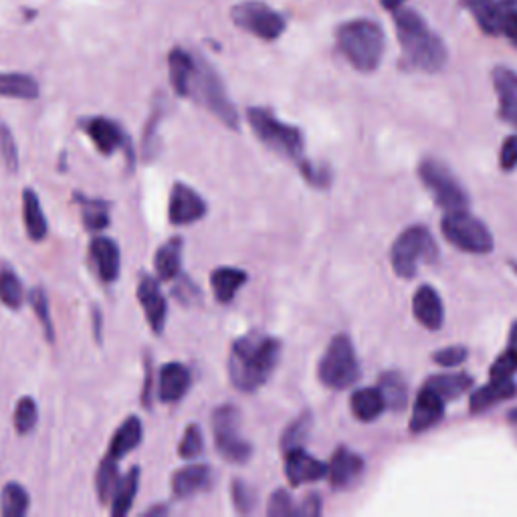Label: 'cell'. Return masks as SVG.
<instances>
[{
	"mask_svg": "<svg viewBox=\"0 0 517 517\" xmlns=\"http://www.w3.org/2000/svg\"><path fill=\"white\" fill-rule=\"evenodd\" d=\"M31 497L21 483H7L0 495V513L5 517H23L27 515Z\"/></svg>",
	"mask_w": 517,
	"mask_h": 517,
	"instance_id": "d6a6232c",
	"label": "cell"
},
{
	"mask_svg": "<svg viewBox=\"0 0 517 517\" xmlns=\"http://www.w3.org/2000/svg\"><path fill=\"white\" fill-rule=\"evenodd\" d=\"M507 421H509V425L515 429V433H517V408H513L509 415H507Z\"/></svg>",
	"mask_w": 517,
	"mask_h": 517,
	"instance_id": "6f0895ef",
	"label": "cell"
},
{
	"mask_svg": "<svg viewBox=\"0 0 517 517\" xmlns=\"http://www.w3.org/2000/svg\"><path fill=\"white\" fill-rule=\"evenodd\" d=\"M247 283V273L235 267H219L211 275V285L217 301L229 303L235 299L237 291Z\"/></svg>",
	"mask_w": 517,
	"mask_h": 517,
	"instance_id": "4316f807",
	"label": "cell"
},
{
	"mask_svg": "<svg viewBox=\"0 0 517 517\" xmlns=\"http://www.w3.org/2000/svg\"><path fill=\"white\" fill-rule=\"evenodd\" d=\"M142 404L146 408L152 406V360L150 358H146V382L142 390Z\"/></svg>",
	"mask_w": 517,
	"mask_h": 517,
	"instance_id": "f5cc1de1",
	"label": "cell"
},
{
	"mask_svg": "<svg viewBox=\"0 0 517 517\" xmlns=\"http://www.w3.org/2000/svg\"><path fill=\"white\" fill-rule=\"evenodd\" d=\"M190 95H196L225 126L229 128L239 126L237 110L229 101V95L223 87L221 77L215 73V69L209 63L196 61V73H194Z\"/></svg>",
	"mask_w": 517,
	"mask_h": 517,
	"instance_id": "8992f818",
	"label": "cell"
},
{
	"mask_svg": "<svg viewBox=\"0 0 517 517\" xmlns=\"http://www.w3.org/2000/svg\"><path fill=\"white\" fill-rule=\"evenodd\" d=\"M441 229L447 241L465 253L485 255L493 251L491 233L479 219L471 217L467 211L447 213L441 223Z\"/></svg>",
	"mask_w": 517,
	"mask_h": 517,
	"instance_id": "ba28073f",
	"label": "cell"
},
{
	"mask_svg": "<svg viewBox=\"0 0 517 517\" xmlns=\"http://www.w3.org/2000/svg\"><path fill=\"white\" fill-rule=\"evenodd\" d=\"M142 437H144L142 421H140L138 417H128V419L118 427V431L114 433L106 457L116 459V461L124 459L130 451H134V449L142 443Z\"/></svg>",
	"mask_w": 517,
	"mask_h": 517,
	"instance_id": "603a6c76",
	"label": "cell"
},
{
	"mask_svg": "<svg viewBox=\"0 0 517 517\" xmlns=\"http://www.w3.org/2000/svg\"><path fill=\"white\" fill-rule=\"evenodd\" d=\"M249 124L267 148L281 156L299 160L303 152V136L297 128L279 122L271 112L263 108L249 110Z\"/></svg>",
	"mask_w": 517,
	"mask_h": 517,
	"instance_id": "5b68a950",
	"label": "cell"
},
{
	"mask_svg": "<svg viewBox=\"0 0 517 517\" xmlns=\"http://www.w3.org/2000/svg\"><path fill=\"white\" fill-rule=\"evenodd\" d=\"M267 513L271 517H289V515H297V509L293 505V499L287 491L279 489L271 495V501H269V509Z\"/></svg>",
	"mask_w": 517,
	"mask_h": 517,
	"instance_id": "f6af8a7d",
	"label": "cell"
},
{
	"mask_svg": "<svg viewBox=\"0 0 517 517\" xmlns=\"http://www.w3.org/2000/svg\"><path fill=\"white\" fill-rule=\"evenodd\" d=\"M338 47L358 71H374L384 55V33L372 21H350L338 29Z\"/></svg>",
	"mask_w": 517,
	"mask_h": 517,
	"instance_id": "3957f363",
	"label": "cell"
},
{
	"mask_svg": "<svg viewBox=\"0 0 517 517\" xmlns=\"http://www.w3.org/2000/svg\"><path fill=\"white\" fill-rule=\"evenodd\" d=\"M517 394V388H515V382L511 378L507 380H491L489 384L481 386L479 390H475L471 394V402H469V408L471 412H483L503 400H509Z\"/></svg>",
	"mask_w": 517,
	"mask_h": 517,
	"instance_id": "d4e9b609",
	"label": "cell"
},
{
	"mask_svg": "<svg viewBox=\"0 0 517 517\" xmlns=\"http://www.w3.org/2000/svg\"><path fill=\"white\" fill-rule=\"evenodd\" d=\"M215 445L229 463H245L251 457V445L241 437V412L231 406H219L213 412Z\"/></svg>",
	"mask_w": 517,
	"mask_h": 517,
	"instance_id": "9c48e42d",
	"label": "cell"
},
{
	"mask_svg": "<svg viewBox=\"0 0 517 517\" xmlns=\"http://www.w3.org/2000/svg\"><path fill=\"white\" fill-rule=\"evenodd\" d=\"M31 305H33V312L37 314V320L41 322L43 330H45V338L49 342L55 340V328H53V320H51V309H49V299L45 295V291L41 287L33 289L31 293Z\"/></svg>",
	"mask_w": 517,
	"mask_h": 517,
	"instance_id": "b9f144b4",
	"label": "cell"
},
{
	"mask_svg": "<svg viewBox=\"0 0 517 517\" xmlns=\"http://www.w3.org/2000/svg\"><path fill=\"white\" fill-rule=\"evenodd\" d=\"M140 467H132L116 485L114 489V501H112V515L114 517H124L126 513H130L134 499L138 495L140 489Z\"/></svg>",
	"mask_w": 517,
	"mask_h": 517,
	"instance_id": "83f0119b",
	"label": "cell"
},
{
	"mask_svg": "<svg viewBox=\"0 0 517 517\" xmlns=\"http://www.w3.org/2000/svg\"><path fill=\"white\" fill-rule=\"evenodd\" d=\"M425 386L437 392L443 400H453L473 386V378L467 374H445V376L429 378Z\"/></svg>",
	"mask_w": 517,
	"mask_h": 517,
	"instance_id": "836d02e7",
	"label": "cell"
},
{
	"mask_svg": "<svg viewBox=\"0 0 517 517\" xmlns=\"http://www.w3.org/2000/svg\"><path fill=\"white\" fill-rule=\"evenodd\" d=\"M118 463L120 461L110 459V457H106L99 463L95 487H97V495H99L101 503H108L114 495V489L118 485Z\"/></svg>",
	"mask_w": 517,
	"mask_h": 517,
	"instance_id": "8d00e7d4",
	"label": "cell"
},
{
	"mask_svg": "<svg viewBox=\"0 0 517 517\" xmlns=\"http://www.w3.org/2000/svg\"><path fill=\"white\" fill-rule=\"evenodd\" d=\"M362 471H364V461L356 453L348 449H338L326 475L330 477L332 487L348 489L360 479Z\"/></svg>",
	"mask_w": 517,
	"mask_h": 517,
	"instance_id": "44dd1931",
	"label": "cell"
},
{
	"mask_svg": "<svg viewBox=\"0 0 517 517\" xmlns=\"http://www.w3.org/2000/svg\"><path fill=\"white\" fill-rule=\"evenodd\" d=\"M285 455H287L285 457V475L291 485L312 483V481L326 477V473H328V467L322 461L309 457L303 449H293V451H287Z\"/></svg>",
	"mask_w": 517,
	"mask_h": 517,
	"instance_id": "e0dca14e",
	"label": "cell"
},
{
	"mask_svg": "<svg viewBox=\"0 0 517 517\" xmlns=\"http://www.w3.org/2000/svg\"><path fill=\"white\" fill-rule=\"evenodd\" d=\"M322 513V501L318 495H309L303 505L297 509V515H309V517H316Z\"/></svg>",
	"mask_w": 517,
	"mask_h": 517,
	"instance_id": "816d5d0a",
	"label": "cell"
},
{
	"mask_svg": "<svg viewBox=\"0 0 517 517\" xmlns=\"http://www.w3.org/2000/svg\"><path fill=\"white\" fill-rule=\"evenodd\" d=\"M493 83L499 95L501 120L517 128V73L505 67H497L493 71Z\"/></svg>",
	"mask_w": 517,
	"mask_h": 517,
	"instance_id": "ac0fdd59",
	"label": "cell"
},
{
	"mask_svg": "<svg viewBox=\"0 0 517 517\" xmlns=\"http://www.w3.org/2000/svg\"><path fill=\"white\" fill-rule=\"evenodd\" d=\"M231 17L237 27H241L265 41H273L285 31V21L271 7L263 5V3H255V0H251V3L237 5L233 9Z\"/></svg>",
	"mask_w": 517,
	"mask_h": 517,
	"instance_id": "8fae6325",
	"label": "cell"
},
{
	"mask_svg": "<svg viewBox=\"0 0 517 517\" xmlns=\"http://www.w3.org/2000/svg\"><path fill=\"white\" fill-rule=\"evenodd\" d=\"M517 370V358L507 350L491 366V380H507Z\"/></svg>",
	"mask_w": 517,
	"mask_h": 517,
	"instance_id": "bcb514c9",
	"label": "cell"
},
{
	"mask_svg": "<svg viewBox=\"0 0 517 517\" xmlns=\"http://www.w3.org/2000/svg\"><path fill=\"white\" fill-rule=\"evenodd\" d=\"M281 354V344L275 338L249 334L239 338L229 356V378L241 392H255L267 382Z\"/></svg>",
	"mask_w": 517,
	"mask_h": 517,
	"instance_id": "6da1fadb",
	"label": "cell"
},
{
	"mask_svg": "<svg viewBox=\"0 0 517 517\" xmlns=\"http://www.w3.org/2000/svg\"><path fill=\"white\" fill-rule=\"evenodd\" d=\"M445 415V400L433 392L431 388H423L415 402V412H412L410 431L412 433H425L433 429Z\"/></svg>",
	"mask_w": 517,
	"mask_h": 517,
	"instance_id": "2e32d148",
	"label": "cell"
},
{
	"mask_svg": "<svg viewBox=\"0 0 517 517\" xmlns=\"http://www.w3.org/2000/svg\"><path fill=\"white\" fill-rule=\"evenodd\" d=\"M37 421H39V406L35 398L23 396L15 408V429L21 435H29L31 431H35Z\"/></svg>",
	"mask_w": 517,
	"mask_h": 517,
	"instance_id": "f35d334b",
	"label": "cell"
},
{
	"mask_svg": "<svg viewBox=\"0 0 517 517\" xmlns=\"http://www.w3.org/2000/svg\"><path fill=\"white\" fill-rule=\"evenodd\" d=\"M419 174L423 184L433 192L437 204L443 211H467L469 196L447 166L439 164L437 160H425L419 168Z\"/></svg>",
	"mask_w": 517,
	"mask_h": 517,
	"instance_id": "30bf717a",
	"label": "cell"
},
{
	"mask_svg": "<svg viewBox=\"0 0 517 517\" xmlns=\"http://www.w3.org/2000/svg\"><path fill=\"white\" fill-rule=\"evenodd\" d=\"M164 513H168V509H166V507H162V505H158V507H150V509L146 511V515H164Z\"/></svg>",
	"mask_w": 517,
	"mask_h": 517,
	"instance_id": "680465c9",
	"label": "cell"
},
{
	"mask_svg": "<svg viewBox=\"0 0 517 517\" xmlns=\"http://www.w3.org/2000/svg\"><path fill=\"white\" fill-rule=\"evenodd\" d=\"M204 449V441H202V431L198 425H190L186 431H184V437L180 441V447H178V455L182 459H194L202 453Z\"/></svg>",
	"mask_w": 517,
	"mask_h": 517,
	"instance_id": "ee69618b",
	"label": "cell"
},
{
	"mask_svg": "<svg viewBox=\"0 0 517 517\" xmlns=\"http://www.w3.org/2000/svg\"><path fill=\"white\" fill-rule=\"evenodd\" d=\"M360 376L356 352L348 336H336L322 362H320V380L334 390H344L352 386Z\"/></svg>",
	"mask_w": 517,
	"mask_h": 517,
	"instance_id": "52a82bcc",
	"label": "cell"
},
{
	"mask_svg": "<svg viewBox=\"0 0 517 517\" xmlns=\"http://www.w3.org/2000/svg\"><path fill=\"white\" fill-rule=\"evenodd\" d=\"M499 35H505L513 45H517V9L503 7L501 23H499Z\"/></svg>",
	"mask_w": 517,
	"mask_h": 517,
	"instance_id": "c3c4849f",
	"label": "cell"
},
{
	"mask_svg": "<svg viewBox=\"0 0 517 517\" xmlns=\"http://www.w3.org/2000/svg\"><path fill=\"white\" fill-rule=\"evenodd\" d=\"M91 316H93V330H95V342H101V338H103V326H101V312L97 307H93L91 309Z\"/></svg>",
	"mask_w": 517,
	"mask_h": 517,
	"instance_id": "db71d44e",
	"label": "cell"
},
{
	"mask_svg": "<svg viewBox=\"0 0 517 517\" xmlns=\"http://www.w3.org/2000/svg\"><path fill=\"white\" fill-rule=\"evenodd\" d=\"M390 259L396 275L412 279L421 263H433L437 259V243L427 229L410 227L394 241Z\"/></svg>",
	"mask_w": 517,
	"mask_h": 517,
	"instance_id": "277c9868",
	"label": "cell"
},
{
	"mask_svg": "<svg viewBox=\"0 0 517 517\" xmlns=\"http://www.w3.org/2000/svg\"><path fill=\"white\" fill-rule=\"evenodd\" d=\"M190 370L180 362H168L160 368L158 396L162 402H178L190 388Z\"/></svg>",
	"mask_w": 517,
	"mask_h": 517,
	"instance_id": "d6986e66",
	"label": "cell"
},
{
	"mask_svg": "<svg viewBox=\"0 0 517 517\" xmlns=\"http://www.w3.org/2000/svg\"><path fill=\"white\" fill-rule=\"evenodd\" d=\"M168 69H170V83L174 91L182 97L190 95L194 73H196V61L192 59V55H188L182 49H174L168 57Z\"/></svg>",
	"mask_w": 517,
	"mask_h": 517,
	"instance_id": "484cf974",
	"label": "cell"
},
{
	"mask_svg": "<svg viewBox=\"0 0 517 517\" xmlns=\"http://www.w3.org/2000/svg\"><path fill=\"white\" fill-rule=\"evenodd\" d=\"M469 9L485 33L499 35V23L503 15L501 5H497L495 0H469Z\"/></svg>",
	"mask_w": 517,
	"mask_h": 517,
	"instance_id": "e575fe53",
	"label": "cell"
},
{
	"mask_svg": "<svg viewBox=\"0 0 517 517\" xmlns=\"http://www.w3.org/2000/svg\"><path fill=\"white\" fill-rule=\"evenodd\" d=\"M380 3L386 7V9H390V11H398L406 0H380Z\"/></svg>",
	"mask_w": 517,
	"mask_h": 517,
	"instance_id": "9f6ffc18",
	"label": "cell"
},
{
	"mask_svg": "<svg viewBox=\"0 0 517 517\" xmlns=\"http://www.w3.org/2000/svg\"><path fill=\"white\" fill-rule=\"evenodd\" d=\"M394 23L404 61L410 69L423 73H437L443 69L447 63V49L417 13L398 9Z\"/></svg>",
	"mask_w": 517,
	"mask_h": 517,
	"instance_id": "7a4b0ae2",
	"label": "cell"
},
{
	"mask_svg": "<svg viewBox=\"0 0 517 517\" xmlns=\"http://www.w3.org/2000/svg\"><path fill=\"white\" fill-rule=\"evenodd\" d=\"M467 360V350L463 346H453V348H445V350H439L435 354V362L439 366H445V368H453V366H459Z\"/></svg>",
	"mask_w": 517,
	"mask_h": 517,
	"instance_id": "7dc6e473",
	"label": "cell"
},
{
	"mask_svg": "<svg viewBox=\"0 0 517 517\" xmlns=\"http://www.w3.org/2000/svg\"><path fill=\"white\" fill-rule=\"evenodd\" d=\"M23 221L27 227V235L31 241L41 243L49 233V223L43 213L39 194L33 188H25L23 192Z\"/></svg>",
	"mask_w": 517,
	"mask_h": 517,
	"instance_id": "cb8c5ba5",
	"label": "cell"
},
{
	"mask_svg": "<svg viewBox=\"0 0 517 517\" xmlns=\"http://www.w3.org/2000/svg\"><path fill=\"white\" fill-rule=\"evenodd\" d=\"M412 312H415V318L427 330H439L443 326V301L439 293L429 285L419 287V291L415 293V299H412Z\"/></svg>",
	"mask_w": 517,
	"mask_h": 517,
	"instance_id": "ffe728a7",
	"label": "cell"
},
{
	"mask_svg": "<svg viewBox=\"0 0 517 517\" xmlns=\"http://www.w3.org/2000/svg\"><path fill=\"white\" fill-rule=\"evenodd\" d=\"M309 429H312V417H309V415H301L299 419H295V421L285 429V433L281 435V449H283L285 453H287V451H293V449H301V445L307 441Z\"/></svg>",
	"mask_w": 517,
	"mask_h": 517,
	"instance_id": "ab89813d",
	"label": "cell"
},
{
	"mask_svg": "<svg viewBox=\"0 0 517 517\" xmlns=\"http://www.w3.org/2000/svg\"><path fill=\"white\" fill-rule=\"evenodd\" d=\"M231 495H233V503L235 509L239 513H251L257 507V495L255 491L241 479H235L231 485Z\"/></svg>",
	"mask_w": 517,
	"mask_h": 517,
	"instance_id": "7bdbcfd3",
	"label": "cell"
},
{
	"mask_svg": "<svg viewBox=\"0 0 517 517\" xmlns=\"http://www.w3.org/2000/svg\"><path fill=\"white\" fill-rule=\"evenodd\" d=\"M138 301L154 334H162L166 326V297L160 291L158 281L152 275H142L138 283Z\"/></svg>",
	"mask_w": 517,
	"mask_h": 517,
	"instance_id": "5bb4252c",
	"label": "cell"
},
{
	"mask_svg": "<svg viewBox=\"0 0 517 517\" xmlns=\"http://www.w3.org/2000/svg\"><path fill=\"white\" fill-rule=\"evenodd\" d=\"M515 358H517V322L513 324L511 328V334H509V348H507Z\"/></svg>",
	"mask_w": 517,
	"mask_h": 517,
	"instance_id": "11a10c76",
	"label": "cell"
},
{
	"mask_svg": "<svg viewBox=\"0 0 517 517\" xmlns=\"http://www.w3.org/2000/svg\"><path fill=\"white\" fill-rule=\"evenodd\" d=\"M180 265H182V239L174 237L156 251V259H154L156 275L162 281H172L180 273Z\"/></svg>",
	"mask_w": 517,
	"mask_h": 517,
	"instance_id": "f546056e",
	"label": "cell"
},
{
	"mask_svg": "<svg viewBox=\"0 0 517 517\" xmlns=\"http://www.w3.org/2000/svg\"><path fill=\"white\" fill-rule=\"evenodd\" d=\"M384 408H386V402H384L380 388H362V390L354 392V396H352L354 417L364 423L378 419Z\"/></svg>",
	"mask_w": 517,
	"mask_h": 517,
	"instance_id": "f1b7e54d",
	"label": "cell"
},
{
	"mask_svg": "<svg viewBox=\"0 0 517 517\" xmlns=\"http://www.w3.org/2000/svg\"><path fill=\"white\" fill-rule=\"evenodd\" d=\"M0 97L37 99L39 83L35 77L25 73H0Z\"/></svg>",
	"mask_w": 517,
	"mask_h": 517,
	"instance_id": "4dcf8cb0",
	"label": "cell"
},
{
	"mask_svg": "<svg viewBox=\"0 0 517 517\" xmlns=\"http://www.w3.org/2000/svg\"><path fill=\"white\" fill-rule=\"evenodd\" d=\"M206 215V202L202 196L192 190L190 186L178 182L172 186L170 192V204H168V219L176 227L192 225Z\"/></svg>",
	"mask_w": 517,
	"mask_h": 517,
	"instance_id": "4fadbf2b",
	"label": "cell"
},
{
	"mask_svg": "<svg viewBox=\"0 0 517 517\" xmlns=\"http://www.w3.org/2000/svg\"><path fill=\"white\" fill-rule=\"evenodd\" d=\"M75 200L81 204L83 223L89 231H101L110 225V202L101 198H87L83 194H75Z\"/></svg>",
	"mask_w": 517,
	"mask_h": 517,
	"instance_id": "1f68e13d",
	"label": "cell"
},
{
	"mask_svg": "<svg viewBox=\"0 0 517 517\" xmlns=\"http://www.w3.org/2000/svg\"><path fill=\"white\" fill-rule=\"evenodd\" d=\"M213 483V473L206 465H188L172 475V493L180 499L206 491Z\"/></svg>",
	"mask_w": 517,
	"mask_h": 517,
	"instance_id": "7402d4cb",
	"label": "cell"
},
{
	"mask_svg": "<svg viewBox=\"0 0 517 517\" xmlns=\"http://www.w3.org/2000/svg\"><path fill=\"white\" fill-rule=\"evenodd\" d=\"M301 170H303V176L312 182L314 186H326L330 182V174L326 170H320L316 166H309V164H301Z\"/></svg>",
	"mask_w": 517,
	"mask_h": 517,
	"instance_id": "f907efd6",
	"label": "cell"
},
{
	"mask_svg": "<svg viewBox=\"0 0 517 517\" xmlns=\"http://www.w3.org/2000/svg\"><path fill=\"white\" fill-rule=\"evenodd\" d=\"M81 130L89 136V140L93 142V146L103 154V156H112L120 150L126 152L128 160H134L132 154V140L130 136L122 130V126L110 118H85L81 120Z\"/></svg>",
	"mask_w": 517,
	"mask_h": 517,
	"instance_id": "7c38bea8",
	"label": "cell"
},
{
	"mask_svg": "<svg viewBox=\"0 0 517 517\" xmlns=\"http://www.w3.org/2000/svg\"><path fill=\"white\" fill-rule=\"evenodd\" d=\"M25 299V287L11 267H0V301L11 309H19Z\"/></svg>",
	"mask_w": 517,
	"mask_h": 517,
	"instance_id": "d590c367",
	"label": "cell"
},
{
	"mask_svg": "<svg viewBox=\"0 0 517 517\" xmlns=\"http://www.w3.org/2000/svg\"><path fill=\"white\" fill-rule=\"evenodd\" d=\"M0 160H3L9 172L19 170V148L13 138V132L3 120H0Z\"/></svg>",
	"mask_w": 517,
	"mask_h": 517,
	"instance_id": "60d3db41",
	"label": "cell"
},
{
	"mask_svg": "<svg viewBox=\"0 0 517 517\" xmlns=\"http://www.w3.org/2000/svg\"><path fill=\"white\" fill-rule=\"evenodd\" d=\"M380 392L384 396V402L392 410H402L408 400V390L404 380L396 372H388L380 378Z\"/></svg>",
	"mask_w": 517,
	"mask_h": 517,
	"instance_id": "74e56055",
	"label": "cell"
},
{
	"mask_svg": "<svg viewBox=\"0 0 517 517\" xmlns=\"http://www.w3.org/2000/svg\"><path fill=\"white\" fill-rule=\"evenodd\" d=\"M499 164L503 170H513L517 166V136L505 138L499 154Z\"/></svg>",
	"mask_w": 517,
	"mask_h": 517,
	"instance_id": "681fc988",
	"label": "cell"
},
{
	"mask_svg": "<svg viewBox=\"0 0 517 517\" xmlns=\"http://www.w3.org/2000/svg\"><path fill=\"white\" fill-rule=\"evenodd\" d=\"M89 257L103 283L118 281L120 269H122V253L114 239L95 237L89 245Z\"/></svg>",
	"mask_w": 517,
	"mask_h": 517,
	"instance_id": "9a60e30c",
	"label": "cell"
}]
</instances>
